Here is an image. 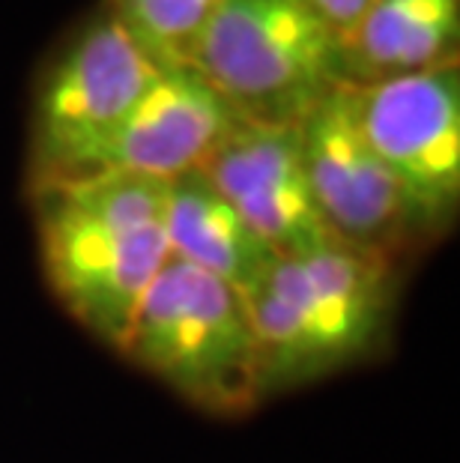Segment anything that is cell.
<instances>
[{"label":"cell","mask_w":460,"mask_h":463,"mask_svg":"<svg viewBox=\"0 0 460 463\" xmlns=\"http://www.w3.org/2000/svg\"><path fill=\"white\" fill-rule=\"evenodd\" d=\"M45 281L66 314L120 353L171 258L168 183L129 171L31 189Z\"/></svg>","instance_id":"cell-1"},{"label":"cell","mask_w":460,"mask_h":463,"mask_svg":"<svg viewBox=\"0 0 460 463\" xmlns=\"http://www.w3.org/2000/svg\"><path fill=\"white\" fill-rule=\"evenodd\" d=\"M398 272L341 242L272 263L246 293L267 398L374 356L395 317Z\"/></svg>","instance_id":"cell-2"},{"label":"cell","mask_w":460,"mask_h":463,"mask_svg":"<svg viewBox=\"0 0 460 463\" xmlns=\"http://www.w3.org/2000/svg\"><path fill=\"white\" fill-rule=\"evenodd\" d=\"M120 356L215 419H242L267 401L246 297L177 254L146 290Z\"/></svg>","instance_id":"cell-3"},{"label":"cell","mask_w":460,"mask_h":463,"mask_svg":"<svg viewBox=\"0 0 460 463\" xmlns=\"http://www.w3.org/2000/svg\"><path fill=\"white\" fill-rule=\"evenodd\" d=\"M162 66L99 6L36 81L27 135V192L102 174L105 153Z\"/></svg>","instance_id":"cell-4"},{"label":"cell","mask_w":460,"mask_h":463,"mask_svg":"<svg viewBox=\"0 0 460 463\" xmlns=\"http://www.w3.org/2000/svg\"><path fill=\"white\" fill-rule=\"evenodd\" d=\"M192 69L251 126H299L344 87L338 36L302 0H221Z\"/></svg>","instance_id":"cell-5"},{"label":"cell","mask_w":460,"mask_h":463,"mask_svg":"<svg viewBox=\"0 0 460 463\" xmlns=\"http://www.w3.org/2000/svg\"><path fill=\"white\" fill-rule=\"evenodd\" d=\"M347 90L361 137L404 192L425 242L446 236L460 210L457 63Z\"/></svg>","instance_id":"cell-6"},{"label":"cell","mask_w":460,"mask_h":463,"mask_svg":"<svg viewBox=\"0 0 460 463\" xmlns=\"http://www.w3.org/2000/svg\"><path fill=\"white\" fill-rule=\"evenodd\" d=\"M296 129L311 194L332 240L395 266L425 249L404 192L359 132L347 87L332 90Z\"/></svg>","instance_id":"cell-7"},{"label":"cell","mask_w":460,"mask_h":463,"mask_svg":"<svg viewBox=\"0 0 460 463\" xmlns=\"http://www.w3.org/2000/svg\"><path fill=\"white\" fill-rule=\"evenodd\" d=\"M201 171L278 258L335 242L311 194L296 126L239 123Z\"/></svg>","instance_id":"cell-8"},{"label":"cell","mask_w":460,"mask_h":463,"mask_svg":"<svg viewBox=\"0 0 460 463\" xmlns=\"http://www.w3.org/2000/svg\"><path fill=\"white\" fill-rule=\"evenodd\" d=\"M242 120L194 69H159L105 153L102 171L171 183L201 171Z\"/></svg>","instance_id":"cell-9"},{"label":"cell","mask_w":460,"mask_h":463,"mask_svg":"<svg viewBox=\"0 0 460 463\" xmlns=\"http://www.w3.org/2000/svg\"><path fill=\"white\" fill-rule=\"evenodd\" d=\"M460 0H374L338 39L344 87H371L457 63Z\"/></svg>","instance_id":"cell-10"},{"label":"cell","mask_w":460,"mask_h":463,"mask_svg":"<svg viewBox=\"0 0 460 463\" xmlns=\"http://www.w3.org/2000/svg\"><path fill=\"white\" fill-rule=\"evenodd\" d=\"M164 233L171 254L221 279L242 297L258 288L278 260V254L221 198L203 171L183 174L168 183Z\"/></svg>","instance_id":"cell-11"},{"label":"cell","mask_w":460,"mask_h":463,"mask_svg":"<svg viewBox=\"0 0 460 463\" xmlns=\"http://www.w3.org/2000/svg\"><path fill=\"white\" fill-rule=\"evenodd\" d=\"M102 6L155 66L192 69L221 0H105Z\"/></svg>","instance_id":"cell-12"},{"label":"cell","mask_w":460,"mask_h":463,"mask_svg":"<svg viewBox=\"0 0 460 463\" xmlns=\"http://www.w3.org/2000/svg\"><path fill=\"white\" fill-rule=\"evenodd\" d=\"M302 4H305V9H311V15H314L323 27H329V31L341 39L361 15H365V9L374 4V0H302Z\"/></svg>","instance_id":"cell-13"}]
</instances>
